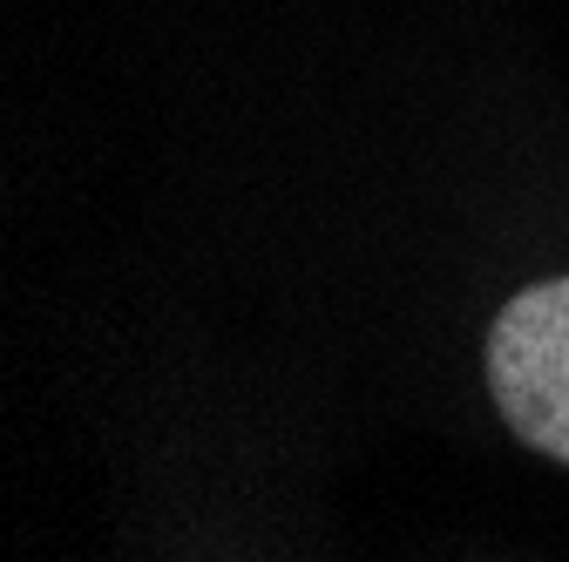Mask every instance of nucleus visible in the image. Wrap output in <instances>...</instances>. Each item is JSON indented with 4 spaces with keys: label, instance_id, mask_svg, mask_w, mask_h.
I'll return each instance as SVG.
<instances>
[{
    "label": "nucleus",
    "instance_id": "f257e3e1",
    "mask_svg": "<svg viewBox=\"0 0 569 562\" xmlns=\"http://www.w3.org/2000/svg\"><path fill=\"white\" fill-rule=\"evenodd\" d=\"M488 393L516 441L569 468V278H542L495 312Z\"/></svg>",
    "mask_w": 569,
    "mask_h": 562
}]
</instances>
